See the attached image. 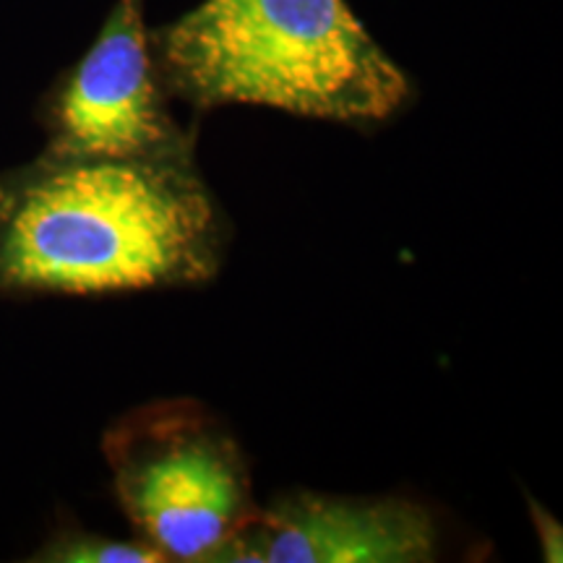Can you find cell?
<instances>
[{"label":"cell","instance_id":"cell-1","mask_svg":"<svg viewBox=\"0 0 563 563\" xmlns=\"http://www.w3.org/2000/svg\"><path fill=\"white\" fill-rule=\"evenodd\" d=\"M228 232L196 157L42 152L0 173V295L199 287L220 274Z\"/></svg>","mask_w":563,"mask_h":563},{"label":"cell","instance_id":"cell-2","mask_svg":"<svg viewBox=\"0 0 563 563\" xmlns=\"http://www.w3.org/2000/svg\"><path fill=\"white\" fill-rule=\"evenodd\" d=\"M150 45L167 97L199 112L262 104L371 129L415 100L410 74L347 0H201L150 30Z\"/></svg>","mask_w":563,"mask_h":563},{"label":"cell","instance_id":"cell-3","mask_svg":"<svg viewBox=\"0 0 563 563\" xmlns=\"http://www.w3.org/2000/svg\"><path fill=\"white\" fill-rule=\"evenodd\" d=\"M102 454L131 527L167 561L209 563L258 511L241 443L199 399L133 407Z\"/></svg>","mask_w":563,"mask_h":563},{"label":"cell","instance_id":"cell-4","mask_svg":"<svg viewBox=\"0 0 563 563\" xmlns=\"http://www.w3.org/2000/svg\"><path fill=\"white\" fill-rule=\"evenodd\" d=\"M146 0H115L100 34L42 95L45 154L58 157H196V136L175 121L146 26Z\"/></svg>","mask_w":563,"mask_h":563},{"label":"cell","instance_id":"cell-5","mask_svg":"<svg viewBox=\"0 0 563 563\" xmlns=\"http://www.w3.org/2000/svg\"><path fill=\"white\" fill-rule=\"evenodd\" d=\"M439 527L402 496L282 493L256 511L209 563H428Z\"/></svg>","mask_w":563,"mask_h":563},{"label":"cell","instance_id":"cell-6","mask_svg":"<svg viewBox=\"0 0 563 563\" xmlns=\"http://www.w3.org/2000/svg\"><path fill=\"white\" fill-rule=\"evenodd\" d=\"M37 563H165L157 548L144 540H110L76 525L58 527L32 555Z\"/></svg>","mask_w":563,"mask_h":563},{"label":"cell","instance_id":"cell-7","mask_svg":"<svg viewBox=\"0 0 563 563\" xmlns=\"http://www.w3.org/2000/svg\"><path fill=\"white\" fill-rule=\"evenodd\" d=\"M530 514H532L534 530L540 532V545H543L545 561L559 563L561 561V548H563V534H561L559 522H555L551 514H548L538 501H530Z\"/></svg>","mask_w":563,"mask_h":563}]
</instances>
